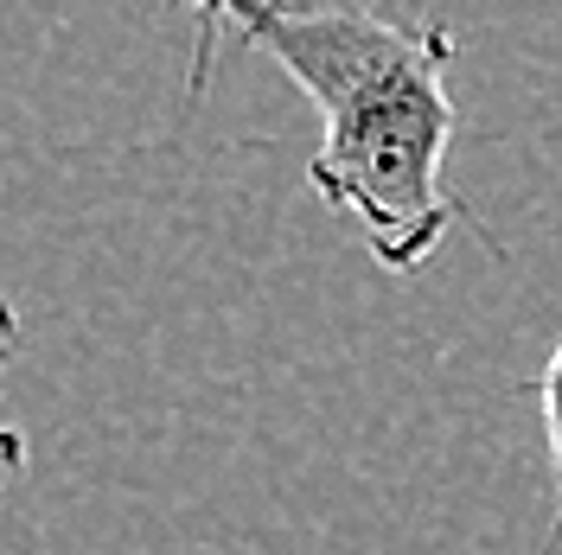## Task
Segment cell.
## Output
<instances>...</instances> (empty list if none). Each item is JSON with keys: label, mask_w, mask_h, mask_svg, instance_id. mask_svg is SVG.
I'll list each match as a JSON object with an SVG mask.
<instances>
[{"label": "cell", "mask_w": 562, "mask_h": 555, "mask_svg": "<svg viewBox=\"0 0 562 555\" xmlns=\"http://www.w3.org/2000/svg\"><path fill=\"white\" fill-rule=\"evenodd\" d=\"M205 20L192 58V90H205L217 26L269 52L294 90L319 109V147L307 185L364 230V249L390 275H416L460 224V205L441 192V160L460 115L448 97L454 33L441 20L390 26L351 7L281 13L269 0H179Z\"/></svg>", "instance_id": "6da1fadb"}, {"label": "cell", "mask_w": 562, "mask_h": 555, "mask_svg": "<svg viewBox=\"0 0 562 555\" xmlns=\"http://www.w3.org/2000/svg\"><path fill=\"white\" fill-rule=\"evenodd\" d=\"M13 351H20V313H13L7 294H0V364H7ZM20 473H26V434H13V428L0 421V491L13 486Z\"/></svg>", "instance_id": "7a4b0ae2"}, {"label": "cell", "mask_w": 562, "mask_h": 555, "mask_svg": "<svg viewBox=\"0 0 562 555\" xmlns=\"http://www.w3.org/2000/svg\"><path fill=\"white\" fill-rule=\"evenodd\" d=\"M537 403H543V434H550V473H557V523H562V346L550 351V364H543Z\"/></svg>", "instance_id": "3957f363"}, {"label": "cell", "mask_w": 562, "mask_h": 555, "mask_svg": "<svg viewBox=\"0 0 562 555\" xmlns=\"http://www.w3.org/2000/svg\"><path fill=\"white\" fill-rule=\"evenodd\" d=\"M269 7H281V13H314V7H333V0H269Z\"/></svg>", "instance_id": "277c9868"}]
</instances>
